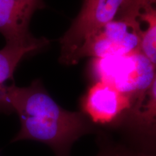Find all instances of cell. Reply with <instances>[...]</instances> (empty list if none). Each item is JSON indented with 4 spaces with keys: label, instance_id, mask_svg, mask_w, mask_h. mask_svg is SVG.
Listing matches in <instances>:
<instances>
[{
    "label": "cell",
    "instance_id": "obj_1",
    "mask_svg": "<svg viewBox=\"0 0 156 156\" xmlns=\"http://www.w3.org/2000/svg\"><path fill=\"white\" fill-rule=\"evenodd\" d=\"M7 98L20 122V131L11 142L33 140L48 146L56 156H70L77 140L97 130L81 112H70L59 106L40 80L27 87L9 85Z\"/></svg>",
    "mask_w": 156,
    "mask_h": 156
},
{
    "label": "cell",
    "instance_id": "obj_2",
    "mask_svg": "<svg viewBox=\"0 0 156 156\" xmlns=\"http://www.w3.org/2000/svg\"><path fill=\"white\" fill-rule=\"evenodd\" d=\"M90 73L94 82L114 87L127 95L133 104L151 86L156 65L141 51H137L126 55L93 58Z\"/></svg>",
    "mask_w": 156,
    "mask_h": 156
},
{
    "label": "cell",
    "instance_id": "obj_3",
    "mask_svg": "<svg viewBox=\"0 0 156 156\" xmlns=\"http://www.w3.org/2000/svg\"><path fill=\"white\" fill-rule=\"evenodd\" d=\"M126 1L84 0L79 14L60 38V62L67 65L77 64L90 39L105 25L116 18Z\"/></svg>",
    "mask_w": 156,
    "mask_h": 156
},
{
    "label": "cell",
    "instance_id": "obj_4",
    "mask_svg": "<svg viewBox=\"0 0 156 156\" xmlns=\"http://www.w3.org/2000/svg\"><path fill=\"white\" fill-rule=\"evenodd\" d=\"M118 15L90 39L82 51L80 59L86 56L126 55L140 51L141 34L133 10L124 5Z\"/></svg>",
    "mask_w": 156,
    "mask_h": 156
},
{
    "label": "cell",
    "instance_id": "obj_5",
    "mask_svg": "<svg viewBox=\"0 0 156 156\" xmlns=\"http://www.w3.org/2000/svg\"><path fill=\"white\" fill-rule=\"evenodd\" d=\"M131 99L114 87L93 82L80 99V112L95 126L122 125L130 109Z\"/></svg>",
    "mask_w": 156,
    "mask_h": 156
},
{
    "label": "cell",
    "instance_id": "obj_6",
    "mask_svg": "<svg viewBox=\"0 0 156 156\" xmlns=\"http://www.w3.org/2000/svg\"><path fill=\"white\" fill-rule=\"evenodd\" d=\"M6 42L5 47L0 49V114H9L13 112L7 98L8 82L12 79L15 69L23 58L46 47L49 41L45 38L31 36Z\"/></svg>",
    "mask_w": 156,
    "mask_h": 156
},
{
    "label": "cell",
    "instance_id": "obj_7",
    "mask_svg": "<svg viewBox=\"0 0 156 156\" xmlns=\"http://www.w3.org/2000/svg\"><path fill=\"white\" fill-rule=\"evenodd\" d=\"M43 6V0H0V34L6 41L32 36L28 29L31 17Z\"/></svg>",
    "mask_w": 156,
    "mask_h": 156
},
{
    "label": "cell",
    "instance_id": "obj_8",
    "mask_svg": "<svg viewBox=\"0 0 156 156\" xmlns=\"http://www.w3.org/2000/svg\"><path fill=\"white\" fill-rule=\"evenodd\" d=\"M122 125L140 140L156 142V74L149 88L132 104Z\"/></svg>",
    "mask_w": 156,
    "mask_h": 156
},
{
    "label": "cell",
    "instance_id": "obj_9",
    "mask_svg": "<svg viewBox=\"0 0 156 156\" xmlns=\"http://www.w3.org/2000/svg\"><path fill=\"white\" fill-rule=\"evenodd\" d=\"M138 23L140 51L156 65V0H126Z\"/></svg>",
    "mask_w": 156,
    "mask_h": 156
},
{
    "label": "cell",
    "instance_id": "obj_10",
    "mask_svg": "<svg viewBox=\"0 0 156 156\" xmlns=\"http://www.w3.org/2000/svg\"><path fill=\"white\" fill-rule=\"evenodd\" d=\"M126 153L122 150L114 147H106L96 156H125Z\"/></svg>",
    "mask_w": 156,
    "mask_h": 156
},
{
    "label": "cell",
    "instance_id": "obj_11",
    "mask_svg": "<svg viewBox=\"0 0 156 156\" xmlns=\"http://www.w3.org/2000/svg\"><path fill=\"white\" fill-rule=\"evenodd\" d=\"M125 156H156V151L153 152H141V153L134 154L126 153Z\"/></svg>",
    "mask_w": 156,
    "mask_h": 156
}]
</instances>
